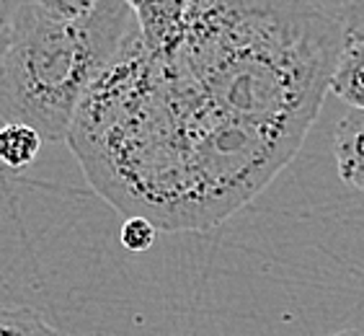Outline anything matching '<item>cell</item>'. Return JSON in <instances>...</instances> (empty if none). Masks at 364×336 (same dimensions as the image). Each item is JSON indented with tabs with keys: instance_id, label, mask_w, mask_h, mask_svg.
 Segmentation results:
<instances>
[{
	"instance_id": "30bf717a",
	"label": "cell",
	"mask_w": 364,
	"mask_h": 336,
	"mask_svg": "<svg viewBox=\"0 0 364 336\" xmlns=\"http://www.w3.org/2000/svg\"><path fill=\"white\" fill-rule=\"evenodd\" d=\"M98 0H34V6L55 21H77L96 8Z\"/></svg>"
},
{
	"instance_id": "7c38bea8",
	"label": "cell",
	"mask_w": 364,
	"mask_h": 336,
	"mask_svg": "<svg viewBox=\"0 0 364 336\" xmlns=\"http://www.w3.org/2000/svg\"><path fill=\"white\" fill-rule=\"evenodd\" d=\"M346 34L354 36V39H359V42H364V21H359V23H354V26H349V28H346Z\"/></svg>"
},
{
	"instance_id": "7a4b0ae2",
	"label": "cell",
	"mask_w": 364,
	"mask_h": 336,
	"mask_svg": "<svg viewBox=\"0 0 364 336\" xmlns=\"http://www.w3.org/2000/svg\"><path fill=\"white\" fill-rule=\"evenodd\" d=\"M137 31L127 0H98L77 21H55L26 3L0 60V117L36 130L44 142L68 140L88 88Z\"/></svg>"
},
{
	"instance_id": "6da1fadb",
	"label": "cell",
	"mask_w": 364,
	"mask_h": 336,
	"mask_svg": "<svg viewBox=\"0 0 364 336\" xmlns=\"http://www.w3.org/2000/svg\"><path fill=\"white\" fill-rule=\"evenodd\" d=\"M346 28L308 0H191L168 44L127 42L73 120L93 189L158 231H210L316 125Z\"/></svg>"
},
{
	"instance_id": "5b68a950",
	"label": "cell",
	"mask_w": 364,
	"mask_h": 336,
	"mask_svg": "<svg viewBox=\"0 0 364 336\" xmlns=\"http://www.w3.org/2000/svg\"><path fill=\"white\" fill-rule=\"evenodd\" d=\"M328 91L336 93L351 109L364 112V42L346 34V42L331 75Z\"/></svg>"
},
{
	"instance_id": "277c9868",
	"label": "cell",
	"mask_w": 364,
	"mask_h": 336,
	"mask_svg": "<svg viewBox=\"0 0 364 336\" xmlns=\"http://www.w3.org/2000/svg\"><path fill=\"white\" fill-rule=\"evenodd\" d=\"M189 3L191 0H132L129 6L137 16L145 47L158 49L168 44L181 28Z\"/></svg>"
},
{
	"instance_id": "5bb4252c",
	"label": "cell",
	"mask_w": 364,
	"mask_h": 336,
	"mask_svg": "<svg viewBox=\"0 0 364 336\" xmlns=\"http://www.w3.org/2000/svg\"><path fill=\"white\" fill-rule=\"evenodd\" d=\"M127 3H132V0H127Z\"/></svg>"
},
{
	"instance_id": "4fadbf2b",
	"label": "cell",
	"mask_w": 364,
	"mask_h": 336,
	"mask_svg": "<svg viewBox=\"0 0 364 336\" xmlns=\"http://www.w3.org/2000/svg\"><path fill=\"white\" fill-rule=\"evenodd\" d=\"M326 336H364V329H341V331H333V334H326Z\"/></svg>"
},
{
	"instance_id": "9c48e42d",
	"label": "cell",
	"mask_w": 364,
	"mask_h": 336,
	"mask_svg": "<svg viewBox=\"0 0 364 336\" xmlns=\"http://www.w3.org/2000/svg\"><path fill=\"white\" fill-rule=\"evenodd\" d=\"M308 3L318 8L323 16L341 23L343 28L364 21V0H308Z\"/></svg>"
},
{
	"instance_id": "8fae6325",
	"label": "cell",
	"mask_w": 364,
	"mask_h": 336,
	"mask_svg": "<svg viewBox=\"0 0 364 336\" xmlns=\"http://www.w3.org/2000/svg\"><path fill=\"white\" fill-rule=\"evenodd\" d=\"M26 3H31V0H0V60L6 55L11 34H14L16 16H18V11H21Z\"/></svg>"
},
{
	"instance_id": "8992f818",
	"label": "cell",
	"mask_w": 364,
	"mask_h": 336,
	"mask_svg": "<svg viewBox=\"0 0 364 336\" xmlns=\"http://www.w3.org/2000/svg\"><path fill=\"white\" fill-rule=\"evenodd\" d=\"M42 135L26 125L6 122L0 127V171H21L36 161L42 150Z\"/></svg>"
},
{
	"instance_id": "ba28073f",
	"label": "cell",
	"mask_w": 364,
	"mask_h": 336,
	"mask_svg": "<svg viewBox=\"0 0 364 336\" xmlns=\"http://www.w3.org/2000/svg\"><path fill=\"white\" fill-rule=\"evenodd\" d=\"M155 238H158V228H155L150 220H145V217H124L119 241L127 251H132V253L150 251Z\"/></svg>"
},
{
	"instance_id": "3957f363",
	"label": "cell",
	"mask_w": 364,
	"mask_h": 336,
	"mask_svg": "<svg viewBox=\"0 0 364 336\" xmlns=\"http://www.w3.org/2000/svg\"><path fill=\"white\" fill-rule=\"evenodd\" d=\"M336 171L343 184L364 191V112L351 109L341 117L333 132Z\"/></svg>"
},
{
	"instance_id": "52a82bcc",
	"label": "cell",
	"mask_w": 364,
	"mask_h": 336,
	"mask_svg": "<svg viewBox=\"0 0 364 336\" xmlns=\"http://www.w3.org/2000/svg\"><path fill=\"white\" fill-rule=\"evenodd\" d=\"M0 336H73L57 329L47 318L26 305H3L0 308Z\"/></svg>"
}]
</instances>
